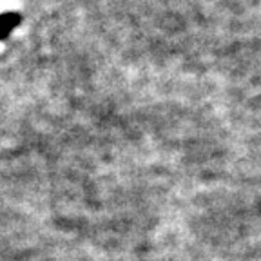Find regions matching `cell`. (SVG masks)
<instances>
[{"mask_svg": "<svg viewBox=\"0 0 261 261\" xmlns=\"http://www.w3.org/2000/svg\"><path fill=\"white\" fill-rule=\"evenodd\" d=\"M18 22H20V16L16 13H6L0 16V38H4Z\"/></svg>", "mask_w": 261, "mask_h": 261, "instance_id": "cell-1", "label": "cell"}]
</instances>
